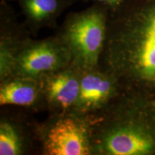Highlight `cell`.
<instances>
[{
    "label": "cell",
    "instance_id": "cell-1",
    "mask_svg": "<svg viewBox=\"0 0 155 155\" xmlns=\"http://www.w3.org/2000/svg\"><path fill=\"white\" fill-rule=\"evenodd\" d=\"M99 66L128 93L155 97V0H130L109 14Z\"/></svg>",
    "mask_w": 155,
    "mask_h": 155
},
{
    "label": "cell",
    "instance_id": "cell-2",
    "mask_svg": "<svg viewBox=\"0 0 155 155\" xmlns=\"http://www.w3.org/2000/svg\"><path fill=\"white\" fill-rule=\"evenodd\" d=\"M90 124L93 155H155V114L148 98L127 92Z\"/></svg>",
    "mask_w": 155,
    "mask_h": 155
},
{
    "label": "cell",
    "instance_id": "cell-3",
    "mask_svg": "<svg viewBox=\"0 0 155 155\" xmlns=\"http://www.w3.org/2000/svg\"><path fill=\"white\" fill-rule=\"evenodd\" d=\"M109 10L92 4L84 10L67 15L55 35L69 50L71 64L86 71L99 66L107 33Z\"/></svg>",
    "mask_w": 155,
    "mask_h": 155
},
{
    "label": "cell",
    "instance_id": "cell-4",
    "mask_svg": "<svg viewBox=\"0 0 155 155\" xmlns=\"http://www.w3.org/2000/svg\"><path fill=\"white\" fill-rule=\"evenodd\" d=\"M38 134L40 154L93 155L90 121L73 111L48 116Z\"/></svg>",
    "mask_w": 155,
    "mask_h": 155
},
{
    "label": "cell",
    "instance_id": "cell-5",
    "mask_svg": "<svg viewBox=\"0 0 155 155\" xmlns=\"http://www.w3.org/2000/svg\"><path fill=\"white\" fill-rule=\"evenodd\" d=\"M71 63L69 50L56 35L42 40L30 38L17 52L7 77L15 75L38 80L42 75L68 66Z\"/></svg>",
    "mask_w": 155,
    "mask_h": 155
},
{
    "label": "cell",
    "instance_id": "cell-6",
    "mask_svg": "<svg viewBox=\"0 0 155 155\" xmlns=\"http://www.w3.org/2000/svg\"><path fill=\"white\" fill-rule=\"evenodd\" d=\"M127 93L115 75L100 66L83 71L78 98L73 111L91 122L108 111Z\"/></svg>",
    "mask_w": 155,
    "mask_h": 155
},
{
    "label": "cell",
    "instance_id": "cell-7",
    "mask_svg": "<svg viewBox=\"0 0 155 155\" xmlns=\"http://www.w3.org/2000/svg\"><path fill=\"white\" fill-rule=\"evenodd\" d=\"M39 121L32 112L5 108L0 116V155L40 154Z\"/></svg>",
    "mask_w": 155,
    "mask_h": 155
},
{
    "label": "cell",
    "instance_id": "cell-8",
    "mask_svg": "<svg viewBox=\"0 0 155 155\" xmlns=\"http://www.w3.org/2000/svg\"><path fill=\"white\" fill-rule=\"evenodd\" d=\"M81 72L71 63L38 79L49 115L73 111L80 91Z\"/></svg>",
    "mask_w": 155,
    "mask_h": 155
},
{
    "label": "cell",
    "instance_id": "cell-9",
    "mask_svg": "<svg viewBox=\"0 0 155 155\" xmlns=\"http://www.w3.org/2000/svg\"><path fill=\"white\" fill-rule=\"evenodd\" d=\"M0 106H15L32 112L47 111L38 79L10 75L0 81Z\"/></svg>",
    "mask_w": 155,
    "mask_h": 155
},
{
    "label": "cell",
    "instance_id": "cell-10",
    "mask_svg": "<svg viewBox=\"0 0 155 155\" xmlns=\"http://www.w3.org/2000/svg\"><path fill=\"white\" fill-rule=\"evenodd\" d=\"M24 22L18 20L16 12L6 0L0 4V81L9 74L12 62L19 48L31 38Z\"/></svg>",
    "mask_w": 155,
    "mask_h": 155
},
{
    "label": "cell",
    "instance_id": "cell-11",
    "mask_svg": "<svg viewBox=\"0 0 155 155\" xmlns=\"http://www.w3.org/2000/svg\"><path fill=\"white\" fill-rule=\"evenodd\" d=\"M25 17L24 24L32 35L41 29L57 28V21L75 0H16Z\"/></svg>",
    "mask_w": 155,
    "mask_h": 155
},
{
    "label": "cell",
    "instance_id": "cell-12",
    "mask_svg": "<svg viewBox=\"0 0 155 155\" xmlns=\"http://www.w3.org/2000/svg\"><path fill=\"white\" fill-rule=\"evenodd\" d=\"M93 4H98L105 7L109 10V14H114L119 11L130 0H88Z\"/></svg>",
    "mask_w": 155,
    "mask_h": 155
},
{
    "label": "cell",
    "instance_id": "cell-13",
    "mask_svg": "<svg viewBox=\"0 0 155 155\" xmlns=\"http://www.w3.org/2000/svg\"><path fill=\"white\" fill-rule=\"evenodd\" d=\"M150 106L151 108H152V111L154 112L155 114V97L154 98H153L152 99L150 100Z\"/></svg>",
    "mask_w": 155,
    "mask_h": 155
}]
</instances>
